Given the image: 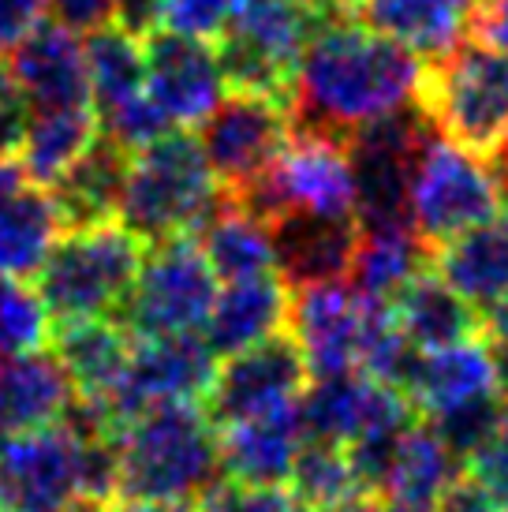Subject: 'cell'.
Wrapping results in <instances>:
<instances>
[{
  "mask_svg": "<svg viewBox=\"0 0 508 512\" xmlns=\"http://www.w3.org/2000/svg\"><path fill=\"white\" fill-rule=\"evenodd\" d=\"M423 68L426 60L396 38L337 19L314 34L299 60L288 101L292 131L348 143L355 128L415 105Z\"/></svg>",
  "mask_w": 508,
  "mask_h": 512,
  "instance_id": "obj_1",
  "label": "cell"
},
{
  "mask_svg": "<svg viewBox=\"0 0 508 512\" xmlns=\"http://www.w3.org/2000/svg\"><path fill=\"white\" fill-rule=\"evenodd\" d=\"M120 501H198L221 479V430L206 404H157L113 430Z\"/></svg>",
  "mask_w": 508,
  "mask_h": 512,
  "instance_id": "obj_2",
  "label": "cell"
},
{
  "mask_svg": "<svg viewBox=\"0 0 508 512\" xmlns=\"http://www.w3.org/2000/svg\"><path fill=\"white\" fill-rule=\"evenodd\" d=\"M225 195L202 143L187 131H169L131 154L116 217L150 247L176 236H198Z\"/></svg>",
  "mask_w": 508,
  "mask_h": 512,
  "instance_id": "obj_3",
  "label": "cell"
},
{
  "mask_svg": "<svg viewBox=\"0 0 508 512\" xmlns=\"http://www.w3.org/2000/svg\"><path fill=\"white\" fill-rule=\"evenodd\" d=\"M337 19H344L337 0H243L236 23L217 42L228 90L288 105L307 45Z\"/></svg>",
  "mask_w": 508,
  "mask_h": 512,
  "instance_id": "obj_4",
  "label": "cell"
},
{
  "mask_svg": "<svg viewBox=\"0 0 508 512\" xmlns=\"http://www.w3.org/2000/svg\"><path fill=\"white\" fill-rule=\"evenodd\" d=\"M142 255L146 243L116 221L68 228L34 273L49 318H113L139 277Z\"/></svg>",
  "mask_w": 508,
  "mask_h": 512,
  "instance_id": "obj_5",
  "label": "cell"
},
{
  "mask_svg": "<svg viewBox=\"0 0 508 512\" xmlns=\"http://www.w3.org/2000/svg\"><path fill=\"white\" fill-rule=\"evenodd\" d=\"M415 105L438 135L490 157L508 139V53L464 42L426 60Z\"/></svg>",
  "mask_w": 508,
  "mask_h": 512,
  "instance_id": "obj_6",
  "label": "cell"
},
{
  "mask_svg": "<svg viewBox=\"0 0 508 512\" xmlns=\"http://www.w3.org/2000/svg\"><path fill=\"white\" fill-rule=\"evenodd\" d=\"M232 199L266 228L288 214L355 217V172L348 146L311 131H292L281 157Z\"/></svg>",
  "mask_w": 508,
  "mask_h": 512,
  "instance_id": "obj_7",
  "label": "cell"
},
{
  "mask_svg": "<svg viewBox=\"0 0 508 512\" xmlns=\"http://www.w3.org/2000/svg\"><path fill=\"white\" fill-rule=\"evenodd\" d=\"M217 299V273L195 236L150 243L139 277L120 307L131 337H176L202 333Z\"/></svg>",
  "mask_w": 508,
  "mask_h": 512,
  "instance_id": "obj_8",
  "label": "cell"
},
{
  "mask_svg": "<svg viewBox=\"0 0 508 512\" xmlns=\"http://www.w3.org/2000/svg\"><path fill=\"white\" fill-rule=\"evenodd\" d=\"M497 184L490 165L445 135H430L411 176V232L426 251L479 225L497 210Z\"/></svg>",
  "mask_w": 508,
  "mask_h": 512,
  "instance_id": "obj_9",
  "label": "cell"
},
{
  "mask_svg": "<svg viewBox=\"0 0 508 512\" xmlns=\"http://www.w3.org/2000/svg\"><path fill=\"white\" fill-rule=\"evenodd\" d=\"M217 378V356L202 333H176V337H135L131 359L113 397L101 404L109 427L157 408V404H202Z\"/></svg>",
  "mask_w": 508,
  "mask_h": 512,
  "instance_id": "obj_10",
  "label": "cell"
},
{
  "mask_svg": "<svg viewBox=\"0 0 508 512\" xmlns=\"http://www.w3.org/2000/svg\"><path fill=\"white\" fill-rule=\"evenodd\" d=\"M307 385H311L307 356L296 337L281 329L269 341L228 356L225 367H217V378L202 404L217 427H232L254 415L292 408L303 400Z\"/></svg>",
  "mask_w": 508,
  "mask_h": 512,
  "instance_id": "obj_11",
  "label": "cell"
},
{
  "mask_svg": "<svg viewBox=\"0 0 508 512\" xmlns=\"http://www.w3.org/2000/svg\"><path fill=\"white\" fill-rule=\"evenodd\" d=\"M71 501H83L79 430L64 419L38 430H0V505L60 512Z\"/></svg>",
  "mask_w": 508,
  "mask_h": 512,
  "instance_id": "obj_12",
  "label": "cell"
},
{
  "mask_svg": "<svg viewBox=\"0 0 508 512\" xmlns=\"http://www.w3.org/2000/svg\"><path fill=\"white\" fill-rule=\"evenodd\" d=\"M288 135H292L288 105L262 94L228 90V98L202 124L198 143L221 187L236 195L281 157Z\"/></svg>",
  "mask_w": 508,
  "mask_h": 512,
  "instance_id": "obj_13",
  "label": "cell"
},
{
  "mask_svg": "<svg viewBox=\"0 0 508 512\" xmlns=\"http://www.w3.org/2000/svg\"><path fill=\"white\" fill-rule=\"evenodd\" d=\"M146 90L172 128H195L225 101L228 83L217 49L157 27L146 34Z\"/></svg>",
  "mask_w": 508,
  "mask_h": 512,
  "instance_id": "obj_14",
  "label": "cell"
},
{
  "mask_svg": "<svg viewBox=\"0 0 508 512\" xmlns=\"http://www.w3.org/2000/svg\"><path fill=\"white\" fill-rule=\"evenodd\" d=\"M363 322H367V299L344 281L303 285L292 292L288 329L307 356L311 378L348 374L359 367Z\"/></svg>",
  "mask_w": 508,
  "mask_h": 512,
  "instance_id": "obj_15",
  "label": "cell"
},
{
  "mask_svg": "<svg viewBox=\"0 0 508 512\" xmlns=\"http://www.w3.org/2000/svg\"><path fill=\"white\" fill-rule=\"evenodd\" d=\"M4 68L23 86L30 109H64V105H94L86 49L79 34L64 23H38L8 49Z\"/></svg>",
  "mask_w": 508,
  "mask_h": 512,
  "instance_id": "obj_16",
  "label": "cell"
},
{
  "mask_svg": "<svg viewBox=\"0 0 508 512\" xmlns=\"http://www.w3.org/2000/svg\"><path fill=\"white\" fill-rule=\"evenodd\" d=\"M273 236V266L288 288L344 281L352 270L355 247L363 228L355 217H314L288 214L269 225Z\"/></svg>",
  "mask_w": 508,
  "mask_h": 512,
  "instance_id": "obj_17",
  "label": "cell"
},
{
  "mask_svg": "<svg viewBox=\"0 0 508 512\" xmlns=\"http://www.w3.org/2000/svg\"><path fill=\"white\" fill-rule=\"evenodd\" d=\"M400 393L415 404V412L430 415V419L441 412H452V408L475 404V400L497 397L501 385H497L486 333L475 337V341L438 348V352H415Z\"/></svg>",
  "mask_w": 508,
  "mask_h": 512,
  "instance_id": "obj_18",
  "label": "cell"
},
{
  "mask_svg": "<svg viewBox=\"0 0 508 512\" xmlns=\"http://www.w3.org/2000/svg\"><path fill=\"white\" fill-rule=\"evenodd\" d=\"M288 311H292V288L277 270L228 281L225 292H217L213 299L202 337L213 348V356L228 359L288 329Z\"/></svg>",
  "mask_w": 508,
  "mask_h": 512,
  "instance_id": "obj_19",
  "label": "cell"
},
{
  "mask_svg": "<svg viewBox=\"0 0 508 512\" xmlns=\"http://www.w3.org/2000/svg\"><path fill=\"white\" fill-rule=\"evenodd\" d=\"M430 262L471 307L501 311L508 303V210H494L486 221L438 243Z\"/></svg>",
  "mask_w": 508,
  "mask_h": 512,
  "instance_id": "obj_20",
  "label": "cell"
},
{
  "mask_svg": "<svg viewBox=\"0 0 508 512\" xmlns=\"http://www.w3.org/2000/svg\"><path fill=\"white\" fill-rule=\"evenodd\" d=\"M479 0H348V19L396 38L423 60L449 57L471 34Z\"/></svg>",
  "mask_w": 508,
  "mask_h": 512,
  "instance_id": "obj_21",
  "label": "cell"
},
{
  "mask_svg": "<svg viewBox=\"0 0 508 512\" xmlns=\"http://www.w3.org/2000/svg\"><path fill=\"white\" fill-rule=\"evenodd\" d=\"M49 348L75 385V397L105 404L124 378L135 337L124 322L113 318H71L53 322Z\"/></svg>",
  "mask_w": 508,
  "mask_h": 512,
  "instance_id": "obj_22",
  "label": "cell"
},
{
  "mask_svg": "<svg viewBox=\"0 0 508 512\" xmlns=\"http://www.w3.org/2000/svg\"><path fill=\"white\" fill-rule=\"evenodd\" d=\"M393 318L411 348L438 352L452 344L475 341L486 333V322L479 318V307H471L456 288L438 277L434 270H419L408 285L393 296Z\"/></svg>",
  "mask_w": 508,
  "mask_h": 512,
  "instance_id": "obj_23",
  "label": "cell"
},
{
  "mask_svg": "<svg viewBox=\"0 0 508 512\" xmlns=\"http://www.w3.org/2000/svg\"><path fill=\"white\" fill-rule=\"evenodd\" d=\"M217 430H221V475L243 483H284L296 464L299 445L307 438L299 404Z\"/></svg>",
  "mask_w": 508,
  "mask_h": 512,
  "instance_id": "obj_24",
  "label": "cell"
},
{
  "mask_svg": "<svg viewBox=\"0 0 508 512\" xmlns=\"http://www.w3.org/2000/svg\"><path fill=\"white\" fill-rule=\"evenodd\" d=\"M75 404V385L53 352H23L0 363V430H38L60 423Z\"/></svg>",
  "mask_w": 508,
  "mask_h": 512,
  "instance_id": "obj_25",
  "label": "cell"
},
{
  "mask_svg": "<svg viewBox=\"0 0 508 512\" xmlns=\"http://www.w3.org/2000/svg\"><path fill=\"white\" fill-rule=\"evenodd\" d=\"M127 161H131V150L113 143L109 135H98V143L49 187L60 206L64 225L83 228L113 221L116 210H120V195H124Z\"/></svg>",
  "mask_w": 508,
  "mask_h": 512,
  "instance_id": "obj_26",
  "label": "cell"
},
{
  "mask_svg": "<svg viewBox=\"0 0 508 512\" xmlns=\"http://www.w3.org/2000/svg\"><path fill=\"white\" fill-rule=\"evenodd\" d=\"M64 217L53 191L27 180L0 202V273L4 277H34L45 255L64 232Z\"/></svg>",
  "mask_w": 508,
  "mask_h": 512,
  "instance_id": "obj_27",
  "label": "cell"
},
{
  "mask_svg": "<svg viewBox=\"0 0 508 512\" xmlns=\"http://www.w3.org/2000/svg\"><path fill=\"white\" fill-rule=\"evenodd\" d=\"M464 468L445 441L434 434V427H415L404 434L396 449L393 471L385 479L381 501L389 512H438V501L445 486Z\"/></svg>",
  "mask_w": 508,
  "mask_h": 512,
  "instance_id": "obj_28",
  "label": "cell"
},
{
  "mask_svg": "<svg viewBox=\"0 0 508 512\" xmlns=\"http://www.w3.org/2000/svg\"><path fill=\"white\" fill-rule=\"evenodd\" d=\"M101 120L94 105L64 109H30V128L23 139V172L34 184L53 187L79 157L98 143Z\"/></svg>",
  "mask_w": 508,
  "mask_h": 512,
  "instance_id": "obj_29",
  "label": "cell"
},
{
  "mask_svg": "<svg viewBox=\"0 0 508 512\" xmlns=\"http://www.w3.org/2000/svg\"><path fill=\"white\" fill-rule=\"evenodd\" d=\"M198 247L217 273V281H243V277L277 270L269 228L254 214H247L232 195H225L217 214L198 228Z\"/></svg>",
  "mask_w": 508,
  "mask_h": 512,
  "instance_id": "obj_30",
  "label": "cell"
},
{
  "mask_svg": "<svg viewBox=\"0 0 508 512\" xmlns=\"http://www.w3.org/2000/svg\"><path fill=\"white\" fill-rule=\"evenodd\" d=\"M430 251L411 228H396V232H363L359 247H355L352 270H348V285L363 299L374 303H393V296L408 285L419 270H426Z\"/></svg>",
  "mask_w": 508,
  "mask_h": 512,
  "instance_id": "obj_31",
  "label": "cell"
},
{
  "mask_svg": "<svg viewBox=\"0 0 508 512\" xmlns=\"http://www.w3.org/2000/svg\"><path fill=\"white\" fill-rule=\"evenodd\" d=\"M288 483L311 512H329L363 494V486L355 479L352 456L337 441L303 438L296 453V464L288 471Z\"/></svg>",
  "mask_w": 508,
  "mask_h": 512,
  "instance_id": "obj_32",
  "label": "cell"
},
{
  "mask_svg": "<svg viewBox=\"0 0 508 512\" xmlns=\"http://www.w3.org/2000/svg\"><path fill=\"white\" fill-rule=\"evenodd\" d=\"M53 318L45 311L38 288L23 277L0 273V356H23L49 344Z\"/></svg>",
  "mask_w": 508,
  "mask_h": 512,
  "instance_id": "obj_33",
  "label": "cell"
},
{
  "mask_svg": "<svg viewBox=\"0 0 508 512\" xmlns=\"http://www.w3.org/2000/svg\"><path fill=\"white\" fill-rule=\"evenodd\" d=\"M198 512H311L284 483H243L232 475L213 479L202 498L195 501Z\"/></svg>",
  "mask_w": 508,
  "mask_h": 512,
  "instance_id": "obj_34",
  "label": "cell"
},
{
  "mask_svg": "<svg viewBox=\"0 0 508 512\" xmlns=\"http://www.w3.org/2000/svg\"><path fill=\"white\" fill-rule=\"evenodd\" d=\"M243 0H161L157 27L198 38V42H221L225 30L236 23Z\"/></svg>",
  "mask_w": 508,
  "mask_h": 512,
  "instance_id": "obj_35",
  "label": "cell"
},
{
  "mask_svg": "<svg viewBox=\"0 0 508 512\" xmlns=\"http://www.w3.org/2000/svg\"><path fill=\"white\" fill-rule=\"evenodd\" d=\"M464 471H471L490 490L497 509L508 512V408L501 415V423L494 427V434L464 460Z\"/></svg>",
  "mask_w": 508,
  "mask_h": 512,
  "instance_id": "obj_36",
  "label": "cell"
},
{
  "mask_svg": "<svg viewBox=\"0 0 508 512\" xmlns=\"http://www.w3.org/2000/svg\"><path fill=\"white\" fill-rule=\"evenodd\" d=\"M30 128V101L12 72L0 64V161H12L23 150Z\"/></svg>",
  "mask_w": 508,
  "mask_h": 512,
  "instance_id": "obj_37",
  "label": "cell"
},
{
  "mask_svg": "<svg viewBox=\"0 0 508 512\" xmlns=\"http://www.w3.org/2000/svg\"><path fill=\"white\" fill-rule=\"evenodd\" d=\"M438 512H501L497 501L490 498V490L471 475V471H456V479L445 486V494L438 501Z\"/></svg>",
  "mask_w": 508,
  "mask_h": 512,
  "instance_id": "obj_38",
  "label": "cell"
},
{
  "mask_svg": "<svg viewBox=\"0 0 508 512\" xmlns=\"http://www.w3.org/2000/svg\"><path fill=\"white\" fill-rule=\"evenodd\" d=\"M120 0H49V8L57 15V23L71 30H98L116 19Z\"/></svg>",
  "mask_w": 508,
  "mask_h": 512,
  "instance_id": "obj_39",
  "label": "cell"
},
{
  "mask_svg": "<svg viewBox=\"0 0 508 512\" xmlns=\"http://www.w3.org/2000/svg\"><path fill=\"white\" fill-rule=\"evenodd\" d=\"M471 38L508 53V0H479L471 15Z\"/></svg>",
  "mask_w": 508,
  "mask_h": 512,
  "instance_id": "obj_40",
  "label": "cell"
},
{
  "mask_svg": "<svg viewBox=\"0 0 508 512\" xmlns=\"http://www.w3.org/2000/svg\"><path fill=\"white\" fill-rule=\"evenodd\" d=\"M49 0H0V49H12L23 34L42 23Z\"/></svg>",
  "mask_w": 508,
  "mask_h": 512,
  "instance_id": "obj_41",
  "label": "cell"
},
{
  "mask_svg": "<svg viewBox=\"0 0 508 512\" xmlns=\"http://www.w3.org/2000/svg\"><path fill=\"white\" fill-rule=\"evenodd\" d=\"M157 19H161V0H120L113 23L127 27L131 34H139V38H146L150 30H157Z\"/></svg>",
  "mask_w": 508,
  "mask_h": 512,
  "instance_id": "obj_42",
  "label": "cell"
},
{
  "mask_svg": "<svg viewBox=\"0 0 508 512\" xmlns=\"http://www.w3.org/2000/svg\"><path fill=\"white\" fill-rule=\"evenodd\" d=\"M113 512H198L195 501H120Z\"/></svg>",
  "mask_w": 508,
  "mask_h": 512,
  "instance_id": "obj_43",
  "label": "cell"
},
{
  "mask_svg": "<svg viewBox=\"0 0 508 512\" xmlns=\"http://www.w3.org/2000/svg\"><path fill=\"white\" fill-rule=\"evenodd\" d=\"M30 176L23 172V165H15V161H0V202L12 195L15 187H23Z\"/></svg>",
  "mask_w": 508,
  "mask_h": 512,
  "instance_id": "obj_44",
  "label": "cell"
},
{
  "mask_svg": "<svg viewBox=\"0 0 508 512\" xmlns=\"http://www.w3.org/2000/svg\"><path fill=\"white\" fill-rule=\"evenodd\" d=\"M486 161H490V172H494L497 195H505V199H508V139L497 146V150L486 157Z\"/></svg>",
  "mask_w": 508,
  "mask_h": 512,
  "instance_id": "obj_45",
  "label": "cell"
},
{
  "mask_svg": "<svg viewBox=\"0 0 508 512\" xmlns=\"http://www.w3.org/2000/svg\"><path fill=\"white\" fill-rule=\"evenodd\" d=\"M329 512H389V509H385V501L378 494H355L352 501H344V505H337V509Z\"/></svg>",
  "mask_w": 508,
  "mask_h": 512,
  "instance_id": "obj_46",
  "label": "cell"
},
{
  "mask_svg": "<svg viewBox=\"0 0 508 512\" xmlns=\"http://www.w3.org/2000/svg\"><path fill=\"white\" fill-rule=\"evenodd\" d=\"M486 333H494V337H505L508 341V303L501 311L490 314V322H486Z\"/></svg>",
  "mask_w": 508,
  "mask_h": 512,
  "instance_id": "obj_47",
  "label": "cell"
},
{
  "mask_svg": "<svg viewBox=\"0 0 508 512\" xmlns=\"http://www.w3.org/2000/svg\"><path fill=\"white\" fill-rule=\"evenodd\" d=\"M60 512H113V505H105V501H71L68 509Z\"/></svg>",
  "mask_w": 508,
  "mask_h": 512,
  "instance_id": "obj_48",
  "label": "cell"
},
{
  "mask_svg": "<svg viewBox=\"0 0 508 512\" xmlns=\"http://www.w3.org/2000/svg\"><path fill=\"white\" fill-rule=\"evenodd\" d=\"M340 8H344V19H348V0H340Z\"/></svg>",
  "mask_w": 508,
  "mask_h": 512,
  "instance_id": "obj_49",
  "label": "cell"
},
{
  "mask_svg": "<svg viewBox=\"0 0 508 512\" xmlns=\"http://www.w3.org/2000/svg\"><path fill=\"white\" fill-rule=\"evenodd\" d=\"M0 512H8V509H4V505H0Z\"/></svg>",
  "mask_w": 508,
  "mask_h": 512,
  "instance_id": "obj_50",
  "label": "cell"
}]
</instances>
